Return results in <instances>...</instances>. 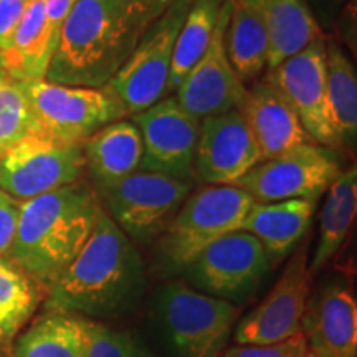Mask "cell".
<instances>
[{
    "instance_id": "22",
    "label": "cell",
    "mask_w": 357,
    "mask_h": 357,
    "mask_svg": "<svg viewBox=\"0 0 357 357\" xmlns=\"http://www.w3.org/2000/svg\"><path fill=\"white\" fill-rule=\"evenodd\" d=\"M58 38L47 24L45 0H33L22 17L7 52L0 53V68L19 82L47 79Z\"/></svg>"
},
{
    "instance_id": "18",
    "label": "cell",
    "mask_w": 357,
    "mask_h": 357,
    "mask_svg": "<svg viewBox=\"0 0 357 357\" xmlns=\"http://www.w3.org/2000/svg\"><path fill=\"white\" fill-rule=\"evenodd\" d=\"M238 111L255 137L261 162L278 158L301 144L314 142L288 101L266 78L257 79L252 88H247Z\"/></svg>"
},
{
    "instance_id": "35",
    "label": "cell",
    "mask_w": 357,
    "mask_h": 357,
    "mask_svg": "<svg viewBox=\"0 0 357 357\" xmlns=\"http://www.w3.org/2000/svg\"><path fill=\"white\" fill-rule=\"evenodd\" d=\"M307 6L318 19L321 29H333L334 22L346 0H306Z\"/></svg>"
},
{
    "instance_id": "36",
    "label": "cell",
    "mask_w": 357,
    "mask_h": 357,
    "mask_svg": "<svg viewBox=\"0 0 357 357\" xmlns=\"http://www.w3.org/2000/svg\"><path fill=\"white\" fill-rule=\"evenodd\" d=\"M222 357H236V356H235V352H234V347H231V349H229V351L223 352Z\"/></svg>"
},
{
    "instance_id": "38",
    "label": "cell",
    "mask_w": 357,
    "mask_h": 357,
    "mask_svg": "<svg viewBox=\"0 0 357 357\" xmlns=\"http://www.w3.org/2000/svg\"><path fill=\"white\" fill-rule=\"evenodd\" d=\"M169 2H172V0H169Z\"/></svg>"
},
{
    "instance_id": "1",
    "label": "cell",
    "mask_w": 357,
    "mask_h": 357,
    "mask_svg": "<svg viewBox=\"0 0 357 357\" xmlns=\"http://www.w3.org/2000/svg\"><path fill=\"white\" fill-rule=\"evenodd\" d=\"M172 2L75 0L47 79L77 88L108 86L147 30Z\"/></svg>"
},
{
    "instance_id": "20",
    "label": "cell",
    "mask_w": 357,
    "mask_h": 357,
    "mask_svg": "<svg viewBox=\"0 0 357 357\" xmlns=\"http://www.w3.org/2000/svg\"><path fill=\"white\" fill-rule=\"evenodd\" d=\"M260 15L268 37V70L326 37L306 0H247Z\"/></svg>"
},
{
    "instance_id": "12",
    "label": "cell",
    "mask_w": 357,
    "mask_h": 357,
    "mask_svg": "<svg viewBox=\"0 0 357 357\" xmlns=\"http://www.w3.org/2000/svg\"><path fill=\"white\" fill-rule=\"evenodd\" d=\"M326 42L328 37L316 40L298 55L268 70L265 78L288 101L311 139L339 153L329 111Z\"/></svg>"
},
{
    "instance_id": "25",
    "label": "cell",
    "mask_w": 357,
    "mask_h": 357,
    "mask_svg": "<svg viewBox=\"0 0 357 357\" xmlns=\"http://www.w3.org/2000/svg\"><path fill=\"white\" fill-rule=\"evenodd\" d=\"M84 318L45 311L17 337L13 357H84Z\"/></svg>"
},
{
    "instance_id": "32",
    "label": "cell",
    "mask_w": 357,
    "mask_h": 357,
    "mask_svg": "<svg viewBox=\"0 0 357 357\" xmlns=\"http://www.w3.org/2000/svg\"><path fill=\"white\" fill-rule=\"evenodd\" d=\"M339 45L346 48L357 66V0H346L334 22Z\"/></svg>"
},
{
    "instance_id": "30",
    "label": "cell",
    "mask_w": 357,
    "mask_h": 357,
    "mask_svg": "<svg viewBox=\"0 0 357 357\" xmlns=\"http://www.w3.org/2000/svg\"><path fill=\"white\" fill-rule=\"evenodd\" d=\"M86 347L84 357H149L128 334L84 318Z\"/></svg>"
},
{
    "instance_id": "31",
    "label": "cell",
    "mask_w": 357,
    "mask_h": 357,
    "mask_svg": "<svg viewBox=\"0 0 357 357\" xmlns=\"http://www.w3.org/2000/svg\"><path fill=\"white\" fill-rule=\"evenodd\" d=\"M234 352L236 357H307V347L305 334L298 333L296 336L287 341L266 346H235Z\"/></svg>"
},
{
    "instance_id": "6",
    "label": "cell",
    "mask_w": 357,
    "mask_h": 357,
    "mask_svg": "<svg viewBox=\"0 0 357 357\" xmlns=\"http://www.w3.org/2000/svg\"><path fill=\"white\" fill-rule=\"evenodd\" d=\"M194 0H174L154 22L106 88L124 114H137L167 96L176 40Z\"/></svg>"
},
{
    "instance_id": "28",
    "label": "cell",
    "mask_w": 357,
    "mask_h": 357,
    "mask_svg": "<svg viewBox=\"0 0 357 357\" xmlns=\"http://www.w3.org/2000/svg\"><path fill=\"white\" fill-rule=\"evenodd\" d=\"M40 284L10 260H0V342L19 334L37 311Z\"/></svg>"
},
{
    "instance_id": "19",
    "label": "cell",
    "mask_w": 357,
    "mask_h": 357,
    "mask_svg": "<svg viewBox=\"0 0 357 357\" xmlns=\"http://www.w3.org/2000/svg\"><path fill=\"white\" fill-rule=\"evenodd\" d=\"M83 155L96 190L106 189L139 171L144 155L142 136L132 121L118 119L83 142Z\"/></svg>"
},
{
    "instance_id": "11",
    "label": "cell",
    "mask_w": 357,
    "mask_h": 357,
    "mask_svg": "<svg viewBox=\"0 0 357 357\" xmlns=\"http://www.w3.org/2000/svg\"><path fill=\"white\" fill-rule=\"evenodd\" d=\"M263 245L247 231H234L208 245L184 271L187 283L225 301L250 296L270 271Z\"/></svg>"
},
{
    "instance_id": "7",
    "label": "cell",
    "mask_w": 357,
    "mask_h": 357,
    "mask_svg": "<svg viewBox=\"0 0 357 357\" xmlns=\"http://www.w3.org/2000/svg\"><path fill=\"white\" fill-rule=\"evenodd\" d=\"M96 192L116 225L134 242L149 245L167 229L192 194V184L160 172L137 171Z\"/></svg>"
},
{
    "instance_id": "26",
    "label": "cell",
    "mask_w": 357,
    "mask_h": 357,
    "mask_svg": "<svg viewBox=\"0 0 357 357\" xmlns=\"http://www.w3.org/2000/svg\"><path fill=\"white\" fill-rule=\"evenodd\" d=\"M227 55L243 83H255L268 70V37L265 25L247 0H231L225 33Z\"/></svg>"
},
{
    "instance_id": "5",
    "label": "cell",
    "mask_w": 357,
    "mask_h": 357,
    "mask_svg": "<svg viewBox=\"0 0 357 357\" xmlns=\"http://www.w3.org/2000/svg\"><path fill=\"white\" fill-rule=\"evenodd\" d=\"M32 111V132L83 144L101 128L123 119L124 109L108 88H77L48 79L22 82Z\"/></svg>"
},
{
    "instance_id": "8",
    "label": "cell",
    "mask_w": 357,
    "mask_h": 357,
    "mask_svg": "<svg viewBox=\"0 0 357 357\" xmlns=\"http://www.w3.org/2000/svg\"><path fill=\"white\" fill-rule=\"evenodd\" d=\"M344 171L337 151L316 142L301 144L278 158L263 160L236 182L258 204L293 199L318 200Z\"/></svg>"
},
{
    "instance_id": "33",
    "label": "cell",
    "mask_w": 357,
    "mask_h": 357,
    "mask_svg": "<svg viewBox=\"0 0 357 357\" xmlns=\"http://www.w3.org/2000/svg\"><path fill=\"white\" fill-rule=\"evenodd\" d=\"M33 0H0V53L10 47L13 33Z\"/></svg>"
},
{
    "instance_id": "13",
    "label": "cell",
    "mask_w": 357,
    "mask_h": 357,
    "mask_svg": "<svg viewBox=\"0 0 357 357\" xmlns=\"http://www.w3.org/2000/svg\"><path fill=\"white\" fill-rule=\"evenodd\" d=\"M132 123L139 129L144 146L139 171L160 172L185 182L194 178L200 119L187 113L176 95L132 114Z\"/></svg>"
},
{
    "instance_id": "16",
    "label": "cell",
    "mask_w": 357,
    "mask_h": 357,
    "mask_svg": "<svg viewBox=\"0 0 357 357\" xmlns=\"http://www.w3.org/2000/svg\"><path fill=\"white\" fill-rule=\"evenodd\" d=\"M261 162L258 146L238 109L200 121L194 177L207 185H235Z\"/></svg>"
},
{
    "instance_id": "17",
    "label": "cell",
    "mask_w": 357,
    "mask_h": 357,
    "mask_svg": "<svg viewBox=\"0 0 357 357\" xmlns=\"http://www.w3.org/2000/svg\"><path fill=\"white\" fill-rule=\"evenodd\" d=\"M301 331L314 357H357V298L344 284H328L307 303Z\"/></svg>"
},
{
    "instance_id": "15",
    "label": "cell",
    "mask_w": 357,
    "mask_h": 357,
    "mask_svg": "<svg viewBox=\"0 0 357 357\" xmlns=\"http://www.w3.org/2000/svg\"><path fill=\"white\" fill-rule=\"evenodd\" d=\"M230 13L231 0H225L211 45L174 93L178 105L200 121L238 109L247 95L245 83L235 73L227 55L225 33Z\"/></svg>"
},
{
    "instance_id": "27",
    "label": "cell",
    "mask_w": 357,
    "mask_h": 357,
    "mask_svg": "<svg viewBox=\"0 0 357 357\" xmlns=\"http://www.w3.org/2000/svg\"><path fill=\"white\" fill-rule=\"evenodd\" d=\"M225 0H194L178 30L176 50L167 84V96L174 95L189 71L202 58L212 42Z\"/></svg>"
},
{
    "instance_id": "14",
    "label": "cell",
    "mask_w": 357,
    "mask_h": 357,
    "mask_svg": "<svg viewBox=\"0 0 357 357\" xmlns=\"http://www.w3.org/2000/svg\"><path fill=\"white\" fill-rule=\"evenodd\" d=\"M310 263L305 245L288 261L268 296L236 326L238 346H266L301 333L310 294Z\"/></svg>"
},
{
    "instance_id": "21",
    "label": "cell",
    "mask_w": 357,
    "mask_h": 357,
    "mask_svg": "<svg viewBox=\"0 0 357 357\" xmlns=\"http://www.w3.org/2000/svg\"><path fill=\"white\" fill-rule=\"evenodd\" d=\"M318 200L293 199L253 204L238 231H247L263 245L270 260H283L310 229Z\"/></svg>"
},
{
    "instance_id": "2",
    "label": "cell",
    "mask_w": 357,
    "mask_h": 357,
    "mask_svg": "<svg viewBox=\"0 0 357 357\" xmlns=\"http://www.w3.org/2000/svg\"><path fill=\"white\" fill-rule=\"evenodd\" d=\"M101 211L96 189L84 181L24 200L8 258L48 289L82 252Z\"/></svg>"
},
{
    "instance_id": "10",
    "label": "cell",
    "mask_w": 357,
    "mask_h": 357,
    "mask_svg": "<svg viewBox=\"0 0 357 357\" xmlns=\"http://www.w3.org/2000/svg\"><path fill=\"white\" fill-rule=\"evenodd\" d=\"M83 171V144L29 134L0 158V189L24 202L73 184Z\"/></svg>"
},
{
    "instance_id": "24",
    "label": "cell",
    "mask_w": 357,
    "mask_h": 357,
    "mask_svg": "<svg viewBox=\"0 0 357 357\" xmlns=\"http://www.w3.org/2000/svg\"><path fill=\"white\" fill-rule=\"evenodd\" d=\"M328 96L337 149L357 159V66L337 40L328 38Z\"/></svg>"
},
{
    "instance_id": "37",
    "label": "cell",
    "mask_w": 357,
    "mask_h": 357,
    "mask_svg": "<svg viewBox=\"0 0 357 357\" xmlns=\"http://www.w3.org/2000/svg\"><path fill=\"white\" fill-rule=\"evenodd\" d=\"M307 357H314V356H311V354H307Z\"/></svg>"
},
{
    "instance_id": "29",
    "label": "cell",
    "mask_w": 357,
    "mask_h": 357,
    "mask_svg": "<svg viewBox=\"0 0 357 357\" xmlns=\"http://www.w3.org/2000/svg\"><path fill=\"white\" fill-rule=\"evenodd\" d=\"M32 132V111L24 83L0 71V158Z\"/></svg>"
},
{
    "instance_id": "23",
    "label": "cell",
    "mask_w": 357,
    "mask_h": 357,
    "mask_svg": "<svg viewBox=\"0 0 357 357\" xmlns=\"http://www.w3.org/2000/svg\"><path fill=\"white\" fill-rule=\"evenodd\" d=\"M324 195L318 245L310 261L311 275L318 273L333 260L357 222V159L341 172Z\"/></svg>"
},
{
    "instance_id": "4",
    "label": "cell",
    "mask_w": 357,
    "mask_h": 357,
    "mask_svg": "<svg viewBox=\"0 0 357 357\" xmlns=\"http://www.w3.org/2000/svg\"><path fill=\"white\" fill-rule=\"evenodd\" d=\"M235 185H205L190 194L158 240V260L167 273H181L208 245L238 231L253 207Z\"/></svg>"
},
{
    "instance_id": "39",
    "label": "cell",
    "mask_w": 357,
    "mask_h": 357,
    "mask_svg": "<svg viewBox=\"0 0 357 357\" xmlns=\"http://www.w3.org/2000/svg\"><path fill=\"white\" fill-rule=\"evenodd\" d=\"M0 71H2V68H0Z\"/></svg>"
},
{
    "instance_id": "9",
    "label": "cell",
    "mask_w": 357,
    "mask_h": 357,
    "mask_svg": "<svg viewBox=\"0 0 357 357\" xmlns=\"http://www.w3.org/2000/svg\"><path fill=\"white\" fill-rule=\"evenodd\" d=\"M159 307L181 357H222L240 316L234 303L182 281H171L162 288Z\"/></svg>"
},
{
    "instance_id": "34",
    "label": "cell",
    "mask_w": 357,
    "mask_h": 357,
    "mask_svg": "<svg viewBox=\"0 0 357 357\" xmlns=\"http://www.w3.org/2000/svg\"><path fill=\"white\" fill-rule=\"evenodd\" d=\"M20 204L0 189V255L10 250L19 225Z\"/></svg>"
},
{
    "instance_id": "3",
    "label": "cell",
    "mask_w": 357,
    "mask_h": 357,
    "mask_svg": "<svg viewBox=\"0 0 357 357\" xmlns=\"http://www.w3.org/2000/svg\"><path fill=\"white\" fill-rule=\"evenodd\" d=\"M142 261L132 240L105 208L82 252L48 288L45 310L77 316L114 312L142 287Z\"/></svg>"
}]
</instances>
